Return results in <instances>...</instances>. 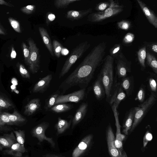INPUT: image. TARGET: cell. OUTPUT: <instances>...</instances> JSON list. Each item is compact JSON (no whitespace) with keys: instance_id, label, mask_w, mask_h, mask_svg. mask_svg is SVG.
<instances>
[{"instance_id":"40","label":"cell","mask_w":157,"mask_h":157,"mask_svg":"<svg viewBox=\"0 0 157 157\" xmlns=\"http://www.w3.org/2000/svg\"><path fill=\"white\" fill-rule=\"evenodd\" d=\"M148 84L151 93L156 94V79L153 77L149 78L148 79Z\"/></svg>"},{"instance_id":"51","label":"cell","mask_w":157,"mask_h":157,"mask_svg":"<svg viewBox=\"0 0 157 157\" xmlns=\"http://www.w3.org/2000/svg\"><path fill=\"white\" fill-rule=\"evenodd\" d=\"M6 34V32L5 29L0 22V35H5Z\"/></svg>"},{"instance_id":"53","label":"cell","mask_w":157,"mask_h":157,"mask_svg":"<svg viewBox=\"0 0 157 157\" xmlns=\"http://www.w3.org/2000/svg\"><path fill=\"white\" fill-rule=\"evenodd\" d=\"M69 51L67 49L64 48H63L61 52V54L65 56L67 55Z\"/></svg>"},{"instance_id":"12","label":"cell","mask_w":157,"mask_h":157,"mask_svg":"<svg viewBox=\"0 0 157 157\" xmlns=\"http://www.w3.org/2000/svg\"><path fill=\"white\" fill-rule=\"evenodd\" d=\"M126 95L122 88L119 82L115 78L113 89L111 97L109 101V104L112 105L114 104L117 109L120 102L126 98Z\"/></svg>"},{"instance_id":"26","label":"cell","mask_w":157,"mask_h":157,"mask_svg":"<svg viewBox=\"0 0 157 157\" xmlns=\"http://www.w3.org/2000/svg\"><path fill=\"white\" fill-rule=\"evenodd\" d=\"M6 113L13 125L21 123L26 121V119L16 109H14L12 113L7 112H6Z\"/></svg>"},{"instance_id":"4","label":"cell","mask_w":157,"mask_h":157,"mask_svg":"<svg viewBox=\"0 0 157 157\" xmlns=\"http://www.w3.org/2000/svg\"><path fill=\"white\" fill-rule=\"evenodd\" d=\"M90 44L88 41L81 43L73 50L64 63L60 73L59 78L66 75L77 60L82 57L90 47Z\"/></svg>"},{"instance_id":"21","label":"cell","mask_w":157,"mask_h":157,"mask_svg":"<svg viewBox=\"0 0 157 157\" xmlns=\"http://www.w3.org/2000/svg\"><path fill=\"white\" fill-rule=\"evenodd\" d=\"M41 106V103L40 99H32L25 106L24 113L27 116L32 115L38 110Z\"/></svg>"},{"instance_id":"43","label":"cell","mask_w":157,"mask_h":157,"mask_svg":"<svg viewBox=\"0 0 157 157\" xmlns=\"http://www.w3.org/2000/svg\"><path fill=\"white\" fill-rule=\"evenodd\" d=\"M36 10V6L33 5H28L21 7L20 10L23 13L30 14L34 13Z\"/></svg>"},{"instance_id":"32","label":"cell","mask_w":157,"mask_h":157,"mask_svg":"<svg viewBox=\"0 0 157 157\" xmlns=\"http://www.w3.org/2000/svg\"><path fill=\"white\" fill-rule=\"evenodd\" d=\"M52 46L54 54L57 58H59L63 48L62 45L58 41L54 40L53 41Z\"/></svg>"},{"instance_id":"6","label":"cell","mask_w":157,"mask_h":157,"mask_svg":"<svg viewBox=\"0 0 157 157\" xmlns=\"http://www.w3.org/2000/svg\"><path fill=\"white\" fill-rule=\"evenodd\" d=\"M30 50L29 62V65L30 71L33 74L37 73L40 68V55L39 48L36 43L31 38L28 39Z\"/></svg>"},{"instance_id":"10","label":"cell","mask_w":157,"mask_h":157,"mask_svg":"<svg viewBox=\"0 0 157 157\" xmlns=\"http://www.w3.org/2000/svg\"><path fill=\"white\" fill-rule=\"evenodd\" d=\"M49 126V123L47 122H42L33 129L32 134L33 136L37 139L39 142L41 143L46 140L50 144L52 147H55V143L52 138L47 137L45 134L46 130Z\"/></svg>"},{"instance_id":"19","label":"cell","mask_w":157,"mask_h":157,"mask_svg":"<svg viewBox=\"0 0 157 157\" xmlns=\"http://www.w3.org/2000/svg\"><path fill=\"white\" fill-rule=\"evenodd\" d=\"M88 107L87 103L82 104L77 110L72 121V128H73L80 123L84 117Z\"/></svg>"},{"instance_id":"8","label":"cell","mask_w":157,"mask_h":157,"mask_svg":"<svg viewBox=\"0 0 157 157\" xmlns=\"http://www.w3.org/2000/svg\"><path fill=\"white\" fill-rule=\"evenodd\" d=\"M106 137L109 153L111 157H128L126 153H121L116 147L115 137L111 125L109 124L106 129Z\"/></svg>"},{"instance_id":"2","label":"cell","mask_w":157,"mask_h":157,"mask_svg":"<svg viewBox=\"0 0 157 157\" xmlns=\"http://www.w3.org/2000/svg\"><path fill=\"white\" fill-rule=\"evenodd\" d=\"M114 61L112 57L109 55L107 56L104 59L99 74L105 89L106 100L108 102L111 97L114 83Z\"/></svg>"},{"instance_id":"17","label":"cell","mask_w":157,"mask_h":157,"mask_svg":"<svg viewBox=\"0 0 157 157\" xmlns=\"http://www.w3.org/2000/svg\"><path fill=\"white\" fill-rule=\"evenodd\" d=\"M52 79L51 74L47 75L41 79L34 86L33 90V93H43L48 87Z\"/></svg>"},{"instance_id":"34","label":"cell","mask_w":157,"mask_h":157,"mask_svg":"<svg viewBox=\"0 0 157 157\" xmlns=\"http://www.w3.org/2000/svg\"><path fill=\"white\" fill-rule=\"evenodd\" d=\"M22 48L25 63L27 65L29 66L30 56V50L29 47L23 42L22 43Z\"/></svg>"},{"instance_id":"14","label":"cell","mask_w":157,"mask_h":157,"mask_svg":"<svg viewBox=\"0 0 157 157\" xmlns=\"http://www.w3.org/2000/svg\"><path fill=\"white\" fill-rule=\"evenodd\" d=\"M27 152L25 146L16 142L10 147L4 150L3 153L4 155H10L13 157H25L23 156V154Z\"/></svg>"},{"instance_id":"13","label":"cell","mask_w":157,"mask_h":157,"mask_svg":"<svg viewBox=\"0 0 157 157\" xmlns=\"http://www.w3.org/2000/svg\"><path fill=\"white\" fill-rule=\"evenodd\" d=\"M137 1L149 22L157 29V17L155 12L142 1Z\"/></svg>"},{"instance_id":"27","label":"cell","mask_w":157,"mask_h":157,"mask_svg":"<svg viewBox=\"0 0 157 157\" xmlns=\"http://www.w3.org/2000/svg\"><path fill=\"white\" fill-rule=\"evenodd\" d=\"M147 64L152 69L154 72L157 74V60L154 55L148 51L146 54Z\"/></svg>"},{"instance_id":"48","label":"cell","mask_w":157,"mask_h":157,"mask_svg":"<svg viewBox=\"0 0 157 157\" xmlns=\"http://www.w3.org/2000/svg\"><path fill=\"white\" fill-rule=\"evenodd\" d=\"M147 46L150 49L155 53H157V44L156 43H154L151 44H148L147 43L146 44Z\"/></svg>"},{"instance_id":"22","label":"cell","mask_w":157,"mask_h":157,"mask_svg":"<svg viewBox=\"0 0 157 157\" xmlns=\"http://www.w3.org/2000/svg\"><path fill=\"white\" fill-rule=\"evenodd\" d=\"M120 85L127 96L131 95L134 88V79L133 76H126L121 79Z\"/></svg>"},{"instance_id":"23","label":"cell","mask_w":157,"mask_h":157,"mask_svg":"<svg viewBox=\"0 0 157 157\" xmlns=\"http://www.w3.org/2000/svg\"><path fill=\"white\" fill-rule=\"evenodd\" d=\"M92 8L80 10H71L67 12L66 17L71 20H78L92 13Z\"/></svg>"},{"instance_id":"33","label":"cell","mask_w":157,"mask_h":157,"mask_svg":"<svg viewBox=\"0 0 157 157\" xmlns=\"http://www.w3.org/2000/svg\"><path fill=\"white\" fill-rule=\"evenodd\" d=\"M15 133L17 142L23 146H24L25 138V131L23 130H18L13 131Z\"/></svg>"},{"instance_id":"44","label":"cell","mask_w":157,"mask_h":157,"mask_svg":"<svg viewBox=\"0 0 157 157\" xmlns=\"http://www.w3.org/2000/svg\"><path fill=\"white\" fill-rule=\"evenodd\" d=\"M110 5L109 1L100 2L98 4L95 8L98 11H101L106 10L109 7Z\"/></svg>"},{"instance_id":"36","label":"cell","mask_w":157,"mask_h":157,"mask_svg":"<svg viewBox=\"0 0 157 157\" xmlns=\"http://www.w3.org/2000/svg\"><path fill=\"white\" fill-rule=\"evenodd\" d=\"M17 67L22 77L27 79L30 78V76L28 71L22 64L18 63H17Z\"/></svg>"},{"instance_id":"52","label":"cell","mask_w":157,"mask_h":157,"mask_svg":"<svg viewBox=\"0 0 157 157\" xmlns=\"http://www.w3.org/2000/svg\"><path fill=\"white\" fill-rule=\"evenodd\" d=\"M42 157H65L60 155L52 154H47L43 155Z\"/></svg>"},{"instance_id":"42","label":"cell","mask_w":157,"mask_h":157,"mask_svg":"<svg viewBox=\"0 0 157 157\" xmlns=\"http://www.w3.org/2000/svg\"><path fill=\"white\" fill-rule=\"evenodd\" d=\"M58 95L59 94H55L50 97L46 102L45 106H44L45 109L48 110L51 108L55 105L56 98Z\"/></svg>"},{"instance_id":"7","label":"cell","mask_w":157,"mask_h":157,"mask_svg":"<svg viewBox=\"0 0 157 157\" xmlns=\"http://www.w3.org/2000/svg\"><path fill=\"white\" fill-rule=\"evenodd\" d=\"M114 59L116 64V74L118 78L121 79L127 76L131 71V62L128 60L122 52Z\"/></svg>"},{"instance_id":"46","label":"cell","mask_w":157,"mask_h":157,"mask_svg":"<svg viewBox=\"0 0 157 157\" xmlns=\"http://www.w3.org/2000/svg\"><path fill=\"white\" fill-rule=\"evenodd\" d=\"M152 139V133L148 130H147L144 137L143 148H145L148 142Z\"/></svg>"},{"instance_id":"15","label":"cell","mask_w":157,"mask_h":157,"mask_svg":"<svg viewBox=\"0 0 157 157\" xmlns=\"http://www.w3.org/2000/svg\"><path fill=\"white\" fill-rule=\"evenodd\" d=\"M135 112V107L130 109L126 114L122 123V132L126 135H128L133 122Z\"/></svg>"},{"instance_id":"11","label":"cell","mask_w":157,"mask_h":157,"mask_svg":"<svg viewBox=\"0 0 157 157\" xmlns=\"http://www.w3.org/2000/svg\"><path fill=\"white\" fill-rule=\"evenodd\" d=\"M93 135L90 134L85 136L75 149L72 153V157H80L88 151L93 143Z\"/></svg>"},{"instance_id":"16","label":"cell","mask_w":157,"mask_h":157,"mask_svg":"<svg viewBox=\"0 0 157 157\" xmlns=\"http://www.w3.org/2000/svg\"><path fill=\"white\" fill-rule=\"evenodd\" d=\"M115 125L116 127V132L115 139V145L116 147L121 154L126 153L123 148V141L124 139L125 136L121 132V125L118 117H115Z\"/></svg>"},{"instance_id":"31","label":"cell","mask_w":157,"mask_h":157,"mask_svg":"<svg viewBox=\"0 0 157 157\" xmlns=\"http://www.w3.org/2000/svg\"><path fill=\"white\" fill-rule=\"evenodd\" d=\"M14 107L13 104L10 100L0 95V107L1 109H8Z\"/></svg>"},{"instance_id":"41","label":"cell","mask_w":157,"mask_h":157,"mask_svg":"<svg viewBox=\"0 0 157 157\" xmlns=\"http://www.w3.org/2000/svg\"><path fill=\"white\" fill-rule=\"evenodd\" d=\"M0 123L3 126H4L5 124L13 125L6 114V112L2 113L0 114Z\"/></svg>"},{"instance_id":"45","label":"cell","mask_w":157,"mask_h":157,"mask_svg":"<svg viewBox=\"0 0 157 157\" xmlns=\"http://www.w3.org/2000/svg\"><path fill=\"white\" fill-rule=\"evenodd\" d=\"M134 35L131 33H127L124 37L122 42L125 44H129L132 43L135 39Z\"/></svg>"},{"instance_id":"25","label":"cell","mask_w":157,"mask_h":157,"mask_svg":"<svg viewBox=\"0 0 157 157\" xmlns=\"http://www.w3.org/2000/svg\"><path fill=\"white\" fill-rule=\"evenodd\" d=\"M71 122V119L68 121L66 120L62 119L60 117H59L58 122L55 125L57 134H61L64 133L69 128Z\"/></svg>"},{"instance_id":"18","label":"cell","mask_w":157,"mask_h":157,"mask_svg":"<svg viewBox=\"0 0 157 157\" xmlns=\"http://www.w3.org/2000/svg\"><path fill=\"white\" fill-rule=\"evenodd\" d=\"M16 142V138L13 132L0 136V152L4 149L10 147Z\"/></svg>"},{"instance_id":"49","label":"cell","mask_w":157,"mask_h":157,"mask_svg":"<svg viewBox=\"0 0 157 157\" xmlns=\"http://www.w3.org/2000/svg\"><path fill=\"white\" fill-rule=\"evenodd\" d=\"M0 5H4L10 7H14L13 4L3 0H0Z\"/></svg>"},{"instance_id":"30","label":"cell","mask_w":157,"mask_h":157,"mask_svg":"<svg viewBox=\"0 0 157 157\" xmlns=\"http://www.w3.org/2000/svg\"><path fill=\"white\" fill-rule=\"evenodd\" d=\"M81 0H56L54 1V5L57 9H62L67 7L70 4Z\"/></svg>"},{"instance_id":"29","label":"cell","mask_w":157,"mask_h":157,"mask_svg":"<svg viewBox=\"0 0 157 157\" xmlns=\"http://www.w3.org/2000/svg\"><path fill=\"white\" fill-rule=\"evenodd\" d=\"M146 47L144 46L139 49L137 52L138 61L142 69L146 68L145 60L146 57Z\"/></svg>"},{"instance_id":"38","label":"cell","mask_w":157,"mask_h":157,"mask_svg":"<svg viewBox=\"0 0 157 157\" xmlns=\"http://www.w3.org/2000/svg\"><path fill=\"white\" fill-rule=\"evenodd\" d=\"M117 26L118 28L122 30H128L130 29L131 26V23L130 21L123 20L117 23Z\"/></svg>"},{"instance_id":"28","label":"cell","mask_w":157,"mask_h":157,"mask_svg":"<svg viewBox=\"0 0 157 157\" xmlns=\"http://www.w3.org/2000/svg\"><path fill=\"white\" fill-rule=\"evenodd\" d=\"M72 105L66 103L55 105L51 108V110L56 113H61L68 111L72 108Z\"/></svg>"},{"instance_id":"24","label":"cell","mask_w":157,"mask_h":157,"mask_svg":"<svg viewBox=\"0 0 157 157\" xmlns=\"http://www.w3.org/2000/svg\"><path fill=\"white\" fill-rule=\"evenodd\" d=\"M38 30L44 44L51 55L52 56H54L52 44L48 32L45 29L42 27H39Z\"/></svg>"},{"instance_id":"20","label":"cell","mask_w":157,"mask_h":157,"mask_svg":"<svg viewBox=\"0 0 157 157\" xmlns=\"http://www.w3.org/2000/svg\"><path fill=\"white\" fill-rule=\"evenodd\" d=\"M93 88L97 100H100L104 97L105 96V89L99 74L93 84Z\"/></svg>"},{"instance_id":"39","label":"cell","mask_w":157,"mask_h":157,"mask_svg":"<svg viewBox=\"0 0 157 157\" xmlns=\"http://www.w3.org/2000/svg\"><path fill=\"white\" fill-rule=\"evenodd\" d=\"M8 20L12 27L16 32L21 33L20 24L17 21L11 17L8 18Z\"/></svg>"},{"instance_id":"54","label":"cell","mask_w":157,"mask_h":157,"mask_svg":"<svg viewBox=\"0 0 157 157\" xmlns=\"http://www.w3.org/2000/svg\"><path fill=\"white\" fill-rule=\"evenodd\" d=\"M7 129L4 126H2L0 123V131L5 130Z\"/></svg>"},{"instance_id":"37","label":"cell","mask_w":157,"mask_h":157,"mask_svg":"<svg viewBox=\"0 0 157 157\" xmlns=\"http://www.w3.org/2000/svg\"><path fill=\"white\" fill-rule=\"evenodd\" d=\"M145 96V88L143 85H142L138 91L135 100L138 101L139 102L143 103L144 101Z\"/></svg>"},{"instance_id":"35","label":"cell","mask_w":157,"mask_h":157,"mask_svg":"<svg viewBox=\"0 0 157 157\" xmlns=\"http://www.w3.org/2000/svg\"><path fill=\"white\" fill-rule=\"evenodd\" d=\"M122 49V47L121 44H115L109 50V55L114 59L121 52Z\"/></svg>"},{"instance_id":"50","label":"cell","mask_w":157,"mask_h":157,"mask_svg":"<svg viewBox=\"0 0 157 157\" xmlns=\"http://www.w3.org/2000/svg\"><path fill=\"white\" fill-rule=\"evenodd\" d=\"M17 53L13 47L11 48V51L10 54V57L12 59H15Z\"/></svg>"},{"instance_id":"5","label":"cell","mask_w":157,"mask_h":157,"mask_svg":"<svg viewBox=\"0 0 157 157\" xmlns=\"http://www.w3.org/2000/svg\"><path fill=\"white\" fill-rule=\"evenodd\" d=\"M156 94L151 93L148 98L138 106L135 107V112L133 122L130 132L133 131L146 114L155 103Z\"/></svg>"},{"instance_id":"55","label":"cell","mask_w":157,"mask_h":157,"mask_svg":"<svg viewBox=\"0 0 157 157\" xmlns=\"http://www.w3.org/2000/svg\"><path fill=\"white\" fill-rule=\"evenodd\" d=\"M1 108H0V114L2 113L1 112Z\"/></svg>"},{"instance_id":"47","label":"cell","mask_w":157,"mask_h":157,"mask_svg":"<svg viewBox=\"0 0 157 157\" xmlns=\"http://www.w3.org/2000/svg\"><path fill=\"white\" fill-rule=\"evenodd\" d=\"M56 18V16L54 14L51 12H48L46 15V22L47 26L50 23L53 21Z\"/></svg>"},{"instance_id":"3","label":"cell","mask_w":157,"mask_h":157,"mask_svg":"<svg viewBox=\"0 0 157 157\" xmlns=\"http://www.w3.org/2000/svg\"><path fill=\"white\" fill-rule=\"evenodd\" d=\"M110 5L104 11L92 13L88 16V20L92 22H98L115 16L124 10V6L121 5L118 1L109 0Z\"/></svg>"},{"instance_id":"9","label":"cell","mask_w":157,"mask_h":157,"mask_svg":"<svg viewBox=\"0 0 157 157\" xmlns=\"http://www.w3.org/2000/svg\"><path fill=\"white\" fill-rule=\"evenodd\" d=\"M86 90V88H84L66 95H59L55 105L68 102L78 103L84 98Z\"/></svg>"},{"instance_id":"1","label":"cell","mask_w":157,"mask_h":157,"mask_svg":"<svg viewBox=\"0 0 157 157\" xmlns=\"http://www.w3.org/2000/svg\"><path fill=\"white\" fill-rule=\"evenodd\" d=\"M106 43L95 46L82 62L59 86L63 94L69 88L78 86L86 88L92 79L96 69L102 63L106 53Z\"/></svg>"}]
</instances>
